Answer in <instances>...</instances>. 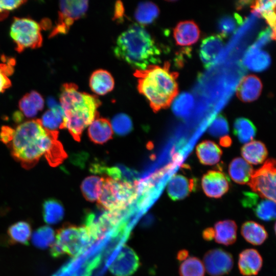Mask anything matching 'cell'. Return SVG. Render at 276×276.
Wrapping results in <instances>:
<instances>
[{
    "label": "cell",
    "mask_w": 276,
    "mask_h": 276,
    "mask_svg": "<svg viewBox=\"0 0 276 276\" xmlns=\"http://www.w3.org/2000/svg\"><path fill=\"white\" fill-rule=\"evenodd\" d=\"M58 136L57 130H48L40 119H33L14 129L12 140L7 145L14 159L26 169L34 167L43 155L51 166L56 167L67 157Z\"/></svg>",
    "instance_id": "1"
},
{
    "label": "cell",
    "mask_w": 276,
    "mask_h": 276,
    "mask_svg": "<svg viewBox=\"0 0 276 276\" xmlns=\"http://www.w3.org/2000/svg\"><path fill=\"white\" fill-rule=\"evenodd\" d=\"M63 110V122L60 129H67L73 139L79 142L83 130L98 117L101 102L99 98L78 90L73 83H64L59 96Z\"/></svg>",
    "instance_id": "2"
},
{
    "label": "cell",
    "mask_w": 276,
    "mask_h": 276,
    "mask_svg": "<svg viewBox=\"0 0 276 276\" xmlns=\"http://www.w3.org/2000/svg\"><path fill=\"white\" fill-rule=\"evenodd\" d=\"M170 64L150 65L143 70H136L137 89L148 100L154 112L168 107L177 96L178 73L170 71Z\"/></svg>",
    "instance_id": "3"
},
{
    "label": "cell",
    "mask_w": 276,
    "mask_h": 276,
    "mask_svg": "<svg viewBox=\"0 0 276 276\" xmlns=\"http://www.w3.org/2000/svg\"><path fill=\"white\" fill-rule=\"evenodd\" d=\"M116 56L136 70L160 62V52L154 39L144 27L130 26L118 37L113 48Z\"/></svg>",
    "instance_id": "4"
},
{
    "label": "cell",
    "mask_w": 276,
    "mask_h": 276,
    "mask_svg": "<svg viewBox=\"0 0 276 276\" xmlns=\"http://www.w3.org/2000/svg\"><path fill=\"white\" fill-rule=\"evenodd\" d=\"M137 193L136 182L106 177L97 206L109 211H123L136 199Z\"/></svg>",
    "instance_id": "5"
},
{
    "label": "cell",
    "mask_w": 276,
    "mask_h": 276,
    "mask_svg": "<svg viewBox=\"0 0 276 276\" xmlns=\"http://www.w3.org/2000/svg\"><path fill=\"white\" fill-rule=\"evenodd\" d=\"M92 240L83 226L66 225L60 228L51 246V254L57 258L65 254L77 256L92 243Z\"/></svg>",
    "instance_id": "6"
},
{
    "label": "cell",
    "mask_w": 276,
    "mask_h": 276,
    "mask_svg": "<svg viewBox=\"0 0 276 276\" xmlns=\"http://www.w3.org/2000/svg\"><path fill=\"white\" fill-rule=\"evenodd\" d=\"M41 27L29 18L14 17L10 27V34L19 53L27 48L36 49L42 43Z\"/></svg>",
    "instance_id": "7"
},
{
    "label": "cell",
    "mask_w": 276,
    "mask_h": 276,
    "mask_svg": "<svg viewBox=\"0 0 276 276\" xmlns=\"http://www.w3.org/2000/svg\"><path fill=\"white\" fill-rule=\"evenodd\" d=\"M275 161L267 159L254 171L248 182L252 191L261 198L275 200Z\"/></svg>",
    "instance_id": "8"
},
{
    "label": "cell",
    "mask_w": 276,
    "mask_h": 276,
    "mask_svg": "<svg viewBox=\"0 0 276 276\" xmlns=\"http://www.w3.org/2000/svg\"><path fill=\"white\" fill-rule=\"evenodd\" d=\"M122 211H109L98 206L95 211L86 213L84 227L93 241L103 237L116 225Z\"/></svg>",
    "instance_id": "9"
},
{
    "label": "cell",
    "mask_w": 276,
    "mask_h": 276,
    "mask_svg": "<svg viewBox=\"0 0 276 276\" xmlns=\"http://www.w3.org/2000/svg\"><path fill=\"white\" fill-rule=\"evenodd\" d=\"M88 3L87 1H60L58 19L49 37L67 33L74 22L86 13Z\"/></svg>",
    "instance_id": "10"
},
{
    "label": "cell",
    "mask_w": 276,
    "mask_h": 276,
    "mask_svg": "<svg viewBox=\"0 0 276 276\" xmlns=\"http://www.w3.org/2000/svg\"><path fill=\"white\" fill-rule=\"evenodd\" d=\"M203 264L210 275L222 276L231 271L234 260L231 253L221 248H215L204 254Z\"/></svg>",
    "instance_id": "11"
},
{
    "label": "cell",
    "mask_w": 276,
    "mask_h": 276,
    "mask_svg": "<svg viewBox=\"0 0 276 276\" xmlns=\"http://www.w3.org/2000/svg\"><path fill=\"white\" fill-rule=\"evenodd\" d=\"M140 265L139 259L135 252L125 245L109 265V269L115 276H130Z\"/></svg>",
    "instance_id": "12"
},
{
    "label": "cell",
    "mask_w": 276,
    "mask_h": 276,
    "mask_svg": "<svg viewBox=\"0 0 276 276\" xmlns=\"http://www.w3.org/2000/svg\"><path fill=\"white\" fill-rule=\"evenodd\" d=\"M201 186L205 194L211 198H219L229 189V179L220 170H209L201 179Z\"/></svg>",
    "instance_id": "13"
},
{
    "label": "cell",
    "mask_w": 276,
    "mask_h": 276,
    "mask_svg": "<svg viewBox=\"0 0 276 276\" xmlns=\"http://www.w3.org/2000/svg\"><path fill=\"white\" fill-rule=\"evenodd\" d=\"M223 47L222 37L219 35H211L202 40L199 54L205 68H209L215 64Z\"/></svg>",
    "instance_id": "14"
},
{
    "label": "cell",
    "mask_w": 276,
    "mask_h": 276,
    "mask_svg": "<svg viewBox=\"0 0 276 276\" xmlns=\"http://www.w3.org/2000/svg\"><path fill=\"white\" fill-rule=\"evenodd\" d=\"M196 180L181 174L173 176L169 181L167 191L173 201L182 200L188 196L196 188Z\"/></svg>",
    "instance_id": "15"
},
{
    "label": "cell",
    "mask_w": 276,
    "mask_h": 276,
    "mask_svg": "<svg viewBox=\"0 0 276 276\" xmlns=\"http://www.w3.org/2000/svg\"><path fill=\"white\" fill-rule=\"evenodd\" d=\"M262 265V257L255 249H244L239 255L238 266L240 273L244 276L257 275Z\"/></svg>",
    "instance_id": "16"
},
{
    "label": "cell",
    "mask_w": 276,
    "mask_h": 276,
    "mask_svg": "<svg viewBox=\"0 0 276 276\" xmlns=\"http://www.w3.org/2000/svg\"><path fill=\"white\" fill-rule=\"evenodd\" d=\"M262 83L258 77L249 75L244 77L239 84L236 90L238 98L243 102H251L260 96Z\"/></svg>",
    "instance_id": "17"
},
{
    "label": "cell",
    "mask_w": 276,
    "mask_h": 276,
    "mask_svg": "<svg viewBox=\"0 0 276 276\" xmlns=\"http://www.w3.org/2000/svg\"><path fill=\"white\" fill-rule=\"evenodd\" d=\"M200 30L193 20L180 21L173 31L174 38L177 44L190 45L196 43L200 37Z\"/></svg>",
    "instance_id": "18"
},
{
    "label": "cell",
    "mask_w": 276,
    "mask_h": 276,
    "mask_svg": "<svg viewBox=\"0 0 276 276\" xmlns=\"http://www.w3.org/2000/svg\"><path fill=\"white\" fill-rule=\"evenodd\" d=\"M87 132L91 141L97 144H103L112 138L111 124L104 118H96L89 124Z\"/></svg>",
    "instance_id": "19"
},
{
    "label": "cell",
    "mask_w": 276,
    "mask_h": 276,
    "mask_svg": "<svg viewBox=\"0 0 276 276\" xmlns=\"http://www.w3.org/2000/svg\"><path fill=\"white\" fill-rule=\"evenodd\" d=\"M271 62L268 54L254 45L251 46L245 54L243 63L248 69L261 72L268 68Z\"/></svg>",
    "instance_id": "20"
},
{
    "label": "cell",
    "mask_w": 276,
    "mask_h": 276,
    "mask_svg": "<svg viewBox=\"0 0 276 276\" xmlns=\"http://www.w3.org/2000/svg\"><path fill=\"white\" fill-rule=\"evenodd\" d=\"M215 241L225 246L234 244L237 240V225L232 220L217 222L214 225Z\"/></svg>",
    "instance_id": "21"
},
{
    "label": "cell",
    "mask_w": 276,
    "mask_h": 276,
    "mask_svg": "<svg viewBox=\"0 0 276 276\" xmlns=\"http://www.w3.org/2000/svg\"><path fill=\"white\" fill-rule=\"evenodd\" d=\"M196 153L199 162L202 164L213 165L220 160L222 151L213 141L205 140L197 146Z\"/></svg>",
    "instance_id": "22"
},
{
    "label": "cell",
    "mask_w": 276,
    "mask_h": 276,
    "mask_svg": "<svg viewBox=\"0 0 276 276\" xmlns=\"http://www.w3.org/2000/svg\"><path fill=\"white\" fill-rule=\"evenodd\" d=\"M44 104V100L41 95L32 90L24 95L19 100L18 107L23 115L31 118L35 117L38 111L43 109Z\"/></svg>",
    "instance_id": "23"
},
{
    "label": "cell",
    "mask_w": 276,
    "mask_h": 276,
    "mask_svg": "<svg viewBox=\"0 0 276 276\" xmlns=\"http://www.w3.org/2000/svg\"><path fill=\"white\" fill-rule=\"evenodd\" d=\"M241 234L247 242L254 245L262 244L268 238L264 226L254 221L243 223L241 227Z\"/></svg>",
    "instance_id": "24"
},
{
    "label": "cell",
    "mask_w": 276,
    "mask_h": 276,
    "mask_svg": "<svg viewBox=\"0 0 276 276\" xmlns=\"http://www.w3.org/2000/svg\"><path fill=\"white\" fill-rule=\"evenodd\" d=\"M114 85V81L112 76L106 70H96L90 77L89 86L91 89L99 95H104L111 91Z\"/></svg>",
    "instance_id": "25"
},
{
    "label": "cell",
    "mask_w": 276,
    "mask_h": 276,
    "mask_svg": "<svg viewBox=\"0 0 276 276\" xmlns=\"http://www.w3.org/2000/svg\"><path fill=\"white\" fill-rule=\"evenodd\" d=\"M253 172L251 165L241 157L234 158L228 166V174L231 179L240 185L248 183Z\"/></svg>",
    "instance_id": "26"
},
{
    "label": "cell",
    "mask_w": 276,
    "mask_h": 276,
    "mask_svg": "<svg viewBox=\"0 0 276 276\" xmlns=\"http://www.w3.org/2000/svg\"><path fill=\"white\" fill-rule=\"evenodd\" d=\"M241 153L244 160L252 165L262 164L267 156L265 144L259 141H251L242 146Z\"/></svg>",
    "instance_id": "27"
},
{
    "label": "cell",
    "mask_w": 276,
    "mask_h": 276,
    "mask_svg": "<svg viewBox=\"0 0 276 276\" xmlns=\"http://www.w3.org/2000/svg\"><path fill=\"white\" fill-rule=\"evenodd\" d=\"M252 12L256 15L264 18L270 26L275 35V1H256L250 2Z\"/></svg>",
    "instance_id": "28"
},
{
    "label": "cell",
    "mask_w": 276,
    "mask_h": 276,
    "mask_svg": "<svg viewBox=\"0 0 276 276\" xmlns=\"http://www.w3.org/2000/svg\"><path fill=\"white\" fill-rule=\"evenodd\" d=\"M64 210L61 202L55 198L45 200L42 203V216L44 221L49 224H55L63 218Z\"/></svg>",
    "instance_id": "29"
},
{
    "label": "cell",
    "mask_w": 276,
    "mask_h": 276,
    "mask_svg": "<svg viewBox=\"0 0 276 276\" xmlns=\"http://www.w3.org/2000/svg\"><path fill=\"white\" fill-rule=\"evenodd\" d=\"M104 180V178L94 175L85 178L80 186L84 197L90 202L98 200L101 193Z\"/></svg>",
    "instance_id": "30"
},
{
    "label": "cell",
    "mask_w": 276,
    "mask_h": 276,
    "mask_svg": "<svg viewBox=\"0 0 276 276\" xmlns=\"http://www.w3.org/2000/svg\"><path fill=\"white\" fill-rule=\"evenodd\" d=\"M7 234L11 242L28 245L31 235V225L25 221L17 222L9 227Z\"/></svg>",
    "instance_id": "31"
},
{
    "label": "cell",
    "mask_w": 276,
    "mask_h": 276,
    "mask_svg": "<svg viewBox=\"0 0 276 276\" xmlns=\"http://www.w3.org/2000/svg\"><path fill=\"white\" fill-rule=\"evenodd\" d=\"M233 132L241 143H246L250 142L255 137L257 129L249 119L239 118L235 121Z\"/></svg>",
    "instance_id": "32"
},
{
    "label": "cell",
    "mask_w": 276,
    "mask_h": 276,
    "mask_svg": "<svg viewBox=\"0 0 276 276\" xmlns=\"http://www.w3.org/2000/svg\"><path fill=\"white\" fill-rule=\"evenodd\" d=\"M159 10L158 7L151 2L140 3L135 10L134 17L141 25L152 23L158 16Z\"/></svg>",
    "instance_id": "33"
},
{
    "label": "cell",
    "mask_w": 276,
    "mask_h": 276,
    "mask_svg": "<svg viewBox=\"0 0 276 276\" xmlns=\"http://www.w3.org/2000/svg\"><path fill=\"white\" fill-rule=\"evenodd\" d=\"M63 110L60 105L58 104L45 111L40 120L44 128L51 131H56L58 128H60L63 122Z\"/></svg>",
    "instance_id": "34"
},
{
    "label": "cell",
    "mask_w": 276,
    "mask_h": 276,
    "mask_svg": "<svg viewBox=\"0 0 276 276\" xmlns=\"http://www.w3.org/2000/svg\"><path fill=\"white\" fill-rule=\"evenodd\" d=\"M179 274L180 276H204V265L199 258L189 257L180 265Z\"/></svg>",
    "instance_id": "35"
},
{
    "label": "cell",
    "mask_w": 276,
    "mask_h": 276,
    "mask_svg": "<svg viewBox=\"0 0 276 276\" xmlns=\"http://www.w3.org/2000/svg\"><path fill=\"white\" fill-rule=\"evenodd\" d=\"M55 239L54 230L50 226L45 225L36 229L33 233L32 241L38 248H45L51 246Z\"/></svg>",
    "instance_id": "36"
},
{
    "label": "cell",
    "mask_w": 276,
    "mask_h": 276,
    "mask_svg": "<svg viewBox=\"0 0 276 276\" xmlns=\"http://www.w3.org/2000/svg\"><path fill=\"white\" fill-rule=\"evenodd\" d=\"M194 99L188 93L180 94L173 101L172 109L174 114L178 117H186L192 109Z\"/></svg>",
    "instance_id": "37"
},
{
    "label": "cell",
    "mask_w": 276,
    "mask_h": 276,
    "mask_svg": "<svg viewBox=\"0 0 276 276\" xmlns=\"http://www.w3.org/2000/svg\"><path fill=\"white\" fill-rule=\"evenodd\" d=\"M253 208L255 215L261 220L268 221L275 218V203L272 200H262Z\"/></svg>",
    "instance_id": "38"
},
{
    "label": "cell",
    "mask_w": 276,
    "mask_h": 276,
    "mask_svg": "<svg viewBox=\"0 0 276 276\" xmlns=\"http://www.w3.org/2000/svg\"><path fill=\"white\" fill-rule=\"evenodd\" d=\"M242 19L237 14L233 15H226L221 17L218 22V28L220 35L227 37L234 33L238 26L242 23Z\"/></svg>",
    "instance_id": "39"
},
{
    "label": "cell",
    "mask_w": 276,
    "mask_h": 276,
    "mask_svg": "<svg viewBox=\"0 0 276 276\" xmlns=\"http://www.w3.org/2000/svg\"><path fill=\"white\" fill-rule=\"evenodd\" d=\"M3 63H0V93H2L11 85L9 79L14 72L15 60L13 58L4 57Z\"/></svg>",
    "instance_id": "40"
},
{
    "label": "cell",
    "mask_w": 276,
    "mask_h": 276,
    "mask_svg": "<svg viewBox=\"0 0 276 276\" xmlns=\"http://www.w3.org/2000/svg\"><path fill=\"white\" fill-rule=\"evenodd\" d=\"M111 125L116 134L120 136L128 134L133 127L131 119L124 113L116 115L112 120Z\"/></svg>",
    "instance_id": "41"
},
{
    "label": "cell",
    "mask_w": 276,
    "mask_h": 276,
    "mask_svg": "<svg viewBox=\"0 0 276 276\" xmlns=\"http://www.w3.org/2000/svg\"><path fill=\"white\" fill-rule=\"evenodd\" d=\"M229 127L225 118L221 115H218L210 124L208 131L210 134L215 137H223L227 135Z\"/></svg>",
    "instance_id": "42"
},
{
    "label": "cell",
    "mask_w": 276,
    "mask_h": 276,
    "mask_svg": "<svg viewBox=\"0 0 276 276\" xmlns=\"http://www.w3.org/2000/svg\"><path fill=\"white\" fill-rule=\"evenodd\" d=\"M25 3L26 1H0V21L5 19L11 11L16 9Z\"/></svg>",
    "instance_id": "43"
},
{
    "label": "cell",
    "mask_w": 276,
    "mask_h": 276,
    "mask_svg": "<svg viewBox=\"0 0 276 276\" xmlns=\"http://www.w3.org/2000/svg\"><path fill=\"white\" fill-rule=\"evenodd\" d=\"M14 129L7 126H3L0 132V140L7 145L12 140Z\"/></svg>",
    "instance_id": "44"
},
{
    "label": "cell",
    "mask_w": 276,
    "mask_h": 276,
    "mask_svg": "<svg viewBox=\"0 0 276 276\" xmlns=\"http://www.w3.org/2000/svg\"><path fill=\"white\" fill-rule=\"evenodd\" d=\"M124 8L121 1H117L114 5V19L121 21L124 16Z\"/></svg>",
    "instance_id": "45"
},
{
    "label": "cell",
    "mask_w": 276,
    "mask_h": 276,
    "mask_svg": "<svg viewBox=\"0 0 276 276\" xmlns=\"http://www.w3.org/2000/svg\"><path fill=\"white\" fill-rule=\"evenodd\" d=\"M203 239L206 241H212L215 237V231L212 227H207L202 231Z\"/></svg>",
    "instance_id": "46"
},
{
    "label": "cell",
    "mask_w": 276,
    "mask_h": 276,
    "mask_svg": "<svg viewBox=\"0 0 276 276\" xmlns=\"http://www.w3.org/2000/svg\"><path fill=\"white\" fill-rule=\"evenodd\" d=\"M189 256V251L187 249L180 250L177 254V259L179 261H182L186 260Z\"/></svg>",
    "instance_id": "47"
},
{
    "label": "cell",
    "mask_w": 276,
    "mask_h": 276,
    "mask_svg": "<svg viewBox=\"0 0 276 276\" xmlns=\"http://www.w3.org/2000/svg\"><path fill=\"white\" fill-rule=\"evenodd\" d=\"M219 143L222 146L227 147L231 146L232 140L229 136L225 135L220 138Z\"/></svg>",
    "instance_id": "48"
},
{
    "label": "cell",
    "mask_w": 276,
    "mask_h": 276,
    "mask_svg": "<svg viewBox=\"0 0 276 276\" xmlns=\"http://www.w3.org/2000/svg\"><path fill=\"white\" fill-rule=\"evenodd\" d=\"M59 104L56 100L53 97H50L47 99V105L50 109Z\"/></svg>",
    "instance_id": "49"
},
{
    "label": "cell",
    "mask_w": 276,
    "mask_h": 276,
    "mask_svg": "<svg viewBox=\"0 0 276 276\" xmlns=\"http://www.w3.org/2000/svg\"><path fill=\"white\" fill-rule=\"evenodd\" d=\"M23 114L20 112H15L13 114V119L14 121L20 123L22 121Z\"/></svg>",
    "instance_id": "50"
}]
</instances>
